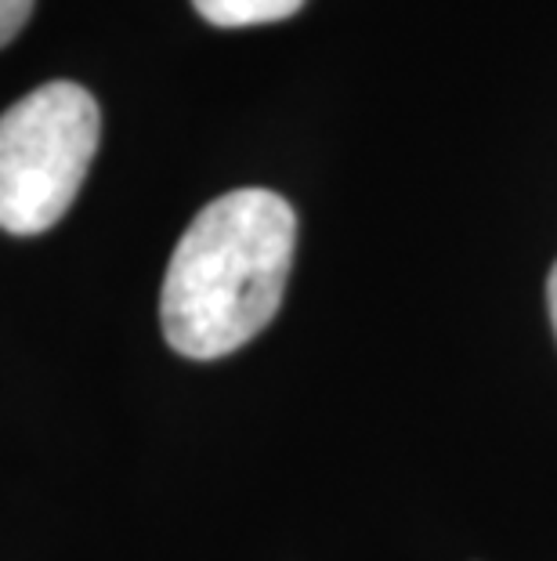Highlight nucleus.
<instances>
[{"label": "nucleus", "instance_id": "obj_1", "mask_svg": "<svg viewBox=\"0 0 557 561\" xmlns=\"http://www.w3.org/2000/svg\"><path fill=\"white\" fill-rule=\"evenodd\" d=\"M298 247V214L279 193L235 188L207 203L177 240L160 294L167 344L221 359L276 319Z\"/></svg>", "mask_w": 557, "mask_h": 561}, {"label": "nucleus", "instance_id": "obj_2", "mask_svg": "<svg viewBox=\"0 0 557 561\" xmlns=\"http://www.w3.org/2000/svg\"><path fill=\"white\" fill-rule=\"evenodd\" d=\"M102 135L98 102L55 80L0 116V229L40 236L66 218Z\"/></svg>", "mask_w": 557, "mask_h": 561}, {"label": "nucleus", "instance_id": "obj_3", "mask_svg": "<svg viewBox=\"0 0 557 561\" xmlns=\"http://www.w3.org/2000/svg\"><path fill=\"white\" fill-rule=\"evenodd\" d=\"M193 8L210 26L243 30V26H265V22H282L298 15L304 0H193Z\"/></svg>", "mask_w": 557, "mask_h": 561}, {"label": "nucleus", "instance_id": "obj_4", "mask_svg": "<svg viewBox=\"0 0 557 561\" xmlns=\"http://www.w3.org/2000/svg\"><path fill=\"white\" fill-rule=\"evenodd\" d=\"M33 15V0H0V47H8L19 37V30L26 26Z\"/></svg>", "mask_w": 557, "mask_h": 561}, {"label": "nucleus", "instance_id": "obj_5", "mask_svg": "<svg viewBox=\"0 0 557 561\" xmlns=\"http://www.w3.org/2000/svg\"><path fill=\"white\" fill-rule=\"evenodd\" d=\"M547 305H550V322L557 333V265L550 268V283H547Z\"/></svg>", "mask_w": 557, "mask_h": 561}]
</instances>
